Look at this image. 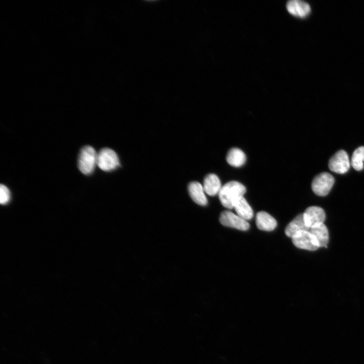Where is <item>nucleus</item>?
Instances as JSON below:
<instances>
[{"mask_svg": "<svg viewBox=\"0 0 364 364\" xmlns=\"http://www.w3.org/2000/svg\"><path fill=\"white\" fill-rule=\"evenodd\" d=\"M246 191L245 186L235 180L229 181L220 189L218 193L219 200L224 207L232 209Z\"/></svg>", "mask_w": 364, "mask_h": 364, "instance_id": "f257e3e1", "label": "nucleus"}, {"mask_svg": "<svg viewBox=\"0 0 364 364\" xmlns=\"http://www.w3.org/2000/svg\"><path fill=\"white\" fill-rule=\"evenodd\" d=\"M97 154L90 146L83 147L80 150L78 158V167L84 174L92 173L97 162Z\"/></svg>", "mask_w": 364, "mask_h": 364, "instance_id": "f03ea898", "label": "nucleus"}, {"mask_svg": "<svg viewBox=\"0 0 364 364\" xmlns=\"http://www.w3.org/2000/svg\"><path fill=\"white\" fill-rule=\"evenodd\" d=\"M98 167L105 171H110L119 165V160L116 152L108 148L101 149L97 154Z\"/></svg>", "mask_w": 364, "mask_h": 364, "instance_id": "7ed1b4c3", "label": "nucleus"}, {"mask_svg": "<svg viewBox=\"0 0 364 364\" xmlns=\"http://www.w3.org/2000/svg\"><path fill=\"white\" fill-rule=\"evenodd\" d=\"M334 181V178L331 174L322 172L314 178L311 184V188L316 195L325 196L330 192Z\"/></svg>", "mask_w": 364, "mask_h": 364, "instance_id": "20e7f679", "label": "nucleus"}, {"mask_svg": "<svg viewBox=\"0 0 364 364\" xmlns=\"http://www.w3.org/2000/svg\"><path fill=\"white\" fill-rule=\"evenodd\" d=\"M350 162L347 153L341 150L336 153L330 159L329 169L336 173L344 174L348 171L350 168Z\"/></svg>", "mask_w": 364, "mask_h": 364, "instance_id": "39448f33", "label": "nucleus"}, {"mask_svg": "<svg viewBox=\"0 0 364 364\" xmlns=\"http://www.w3.org/2000/svg\"><path fill=\"white\" fill-rule=\"evenodd\" d=\"M293 244L297 248L309 251H315L319 247L309 231L299 232L292 238Z\"/></svg>", "mask_w": 364, "mask_h": 364, "instance_id": "423d86ee", "label": "nucleus"}, {"mask_svg": "<svg viewBox=\"0 0 364 364\" xmlns=\"http://www.w3.org/2000/svg\"><path fill=\"white\" fill-rule=\"evenodd\" d=\"M219 221L224 226L242 231L247 230L250 226L246 220L229 210H225L221 213Z\"/></svg>", "mask_w": 364, "mask_h": 364, "instance_id": "0eeeda50", "label": "nucleus"}, {"mask_svg": "<svg viewBox=\"0 0 364 364\" xmlns=\"http://www.w3.org/2000/svg\"><path fill=\"white\" fill-rule=\"evenodd\" d=\"M306 225L310 229L316 225L323 223L326 219L324 209L318 206H310L303 213Z\"/></svg>", "mask_w": 364, "mask_h": 364, "instance_id": "6e6552de", "label": "nucleus"}, {"mask_svg": "<svg viewBox=\"0 0 364 364\" xmlns=\"http://www.w3.org/2000/svg\"><path fill=\"white\" fill-rule=\"evenodd\" d=\"M286 8L288 12L292 15L302 18L307 17L311 12L309 5L300 0L288 1L286 5Z\"/></svg>", "mask_w": 364, "mask_h": 364, "instance_id": "1a4fd4ad", "label": "nucleus"}, {"mask_svg": "<svg viewBox=\"0 0 364 364\" xmlns=\"http://www.w3.org/2000/svg\"><path fill=\"white\" fill-rule=\"evenodd\" d=\"M189 195L194 202L201 206L207 204L203 186L199 182L193 181L188 185Z\"/></svg>", "mask_w": 364, "mask_h": 364, "instance_id": "9d476101", "label": "nucleus"}, {"mask_svg": "<svg viewBox=\"0 0 364 364\" xmlns=\"http://www.w3.org/2000/svg\"><path fill=\"white\" fill-rule=\"evenodd\" d=\"M309 228L305 224L303 214H298L286 226L285 234L292 238L299 232L309 231Z\"/></svg>", "mask_w": 364, "mask_h": 364, "instance_id": "9b49d317", "label": "nucleus"}, {"mask_svg": "<svg viewBox=\"0 0 364 364\" xmlns=\"http://www.w3.org/2000/svg\"><path fill=\"white\" fill-rule=\"evenodd\" d=\"M256 223L259 230L265 231H272L277 224L276 219L265 211H260L257 213Z\"/></svg>", "mask_w": 364, "mask_h": 364, "instance_id": "f8f14e48", "label": "nucleus"}, {"mask_svg": "<svg viewBox=\"0 0 364 364\" xmlns=\"http://www.w3.org/2000/svg\"><path fill=\"white\" fill-rule=\"evenodd\" d=\"M203 188L205 192L208 195L213 196L216 195L221 188L219 178L214 173L208 174L204 179Z\"/></svg>", "mask_w": 364, "mask_h": 364, "instance_id": "ddd939ff", "label": "nucleus"}, {"mask_svg": "<svg viewBox=\"0 0 364 364\" xmlns=\"http://www.w3.org/2000/svg\"><path fill=\"white\" fill-rule=\"evenodd\" d=\"M309 231L314 237L319 247H327L329 242V232L324 223L311 228Z\"/></svg>", "mask_w": 364, "mask_h": 364, "instance_id": "4468645a", "label": "nucleus"}, {"mask_svg": "<svg viewBox=\"0 0 364 364\" xmlns=\"http://www.w3.org/2000/svg\"><path fill=\"white\" fill-rule=\"evenodd\" d=\"M227 162L232 166L240 167L246 162V157L244 152L237 148L231 149L226 156Z\"/></svg>", "mask_w": 364, "mask_h": 364, "instance_id": "2eb2a0df", "label": "nucleus"}, {"mask_svg": "<svg viewBox=\"0 0 364 364\" xmlns=\"http://www.w3.org/2000/svg\"><path fill=\"white\" fill-rule=\"evenodd\" d=\"M234 208L237 215L244 220H249L252 218L253 210L243 196L236 202Z\"/></svg>", "mask_w": 364, "mask_h": 364, "instance_id": "dca6fc26", "label": "nucleus"}, {"mask_svg": "<svg viewBox=\"0 0 364 364\" xmlns=\"http://www.w3.org/2000/svg\"><path fill=\"white\" fill-rule=\"evenodd\" d=\"M364 161V146L357 148L353 152L351 164L356 170L359 171L363 169Z\"/></svg>", "mask_w": 364, "mask_h": 364, "instance_id": "f3484780", "label": "nucleus"}, {"mask_svg": "<svg viewBox=\"0 0 364 364\" xmlns=\"http://www.w3.org/2000/svg\"><path fill=\"white\" fill-rule=\"evenodd\" d=\"M10 192L8 188L4 185L0 186V203L2 205L8 203L10 199Z\"/></svg>", "mask_w": 364, "mask_h": 364, "instance_id": "a211bd4d", "label": "nucleus"}]
</instances>
